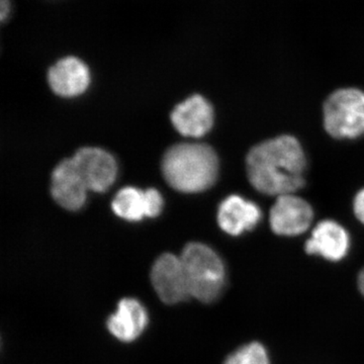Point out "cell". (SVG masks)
<instances>
[{"instance_id": "obj_1", "label": "cell", "mask_w": 364, "mask_h": 364, "mask_svg": "<svg viewBox=\"0 0 364 364\" xmlns=\"http://www.w3.org/2000/svg\"><path fill=\"white\" fill-rule=\"evenodd\" d=\"M306 158L294 136L282 135L253 146L246 157L251 186L263 195H293L305 186Z\"/></svg>"}, {"instance_id": "obj_2", "label": "cell", "mask_w": 364, "mask_h": 364, "mask_svg": "<svg viewBox=\"0 0 364 364\" xmlns=\"http://www.w3.org/2000/svg\"><path fill=\"white\" fill-rule=\"evenodd\" d=\"M162 172L176 191L200 193L217 181L219 159L215 150L205 144H178L165 153Z\"/></svg>"}, {"instance_id": "obj_3", "label": "cell", "mask_w": 364, "mask_h": 364, "mask_svg": "<svg viewBox=\"0 0 364 364\" xmlns=\"http://www.w3.org/2000/svg\"><path fill=\"white\" fill-rule=\"evenodd\" d=\"M191 298L202 303L215 301L226 286V267L219 254L203 243H191L182 251Z\"/></svg>"}, {"instance_id": "obj_4", "label": "cell", "mask_w": 364, "mask_h": 364, "mask_svg": "<svg viewBox=\"0 0 364 364\" xmlns=\"http://www.w3.org/2000/svg\"><path fill=\"white\" fill-rule=\"evenodd\" d=\"M326 132L338 140H355L364 136V91L340 88L333 91L323 105Z\"/></svg>"}, {"instance_id": "obj_5", "label": "cell", "mask_w": 364, "mask_h": 364, "mask_svg": "<svg viewBox=\"0 0 364 364\" xmlns=\"http://www.w3.org/2000/svg\"><path fill=\"white\" fill-rule=\"evenodd\" d=\"M151 282L159 299L167 305H176L191 298L181 257L173 254H163L155 261Z\"/></svg>"}, {"instance_id": "obj_6", "label": "cell", "mask_w": 364, "mask_h": 364, "mask_svg": "<svg viewBox=\"0 0 364 364\" xmlns=\"http://www.w3.org/2000/svg\"><path fill=\"white\" fill-rule=\"evenodd\" d=\"M314 220L310 203L294 195L277 196L269 213L272 232L279 236L294 237L305 233Z\"/></svg>"}, {"instance_id": "obj_7", "label": "cell", "mask_w": 364, "mask_h": 364, "mask_svg": "<svg viewBox=\"0 0 364 364\" xmlns=\"http://www.w3.org/2000/svg\"><path fill=\"white\" fill-rule=\"evenodd\" d=\"M88 191L104 193L117 178V165L114 158L100 148H81L72 158Z\"/></svg>"}, {"instance_id": "obj_8", "label": "cell", "mask_w": 364, "mask_h": 364, "mask_svg": "<svg viewBox=\"0 0 364 364\" xmlns=\"http://www.w3.org/2000/svg\"><path fill=\"white\" fill-rule=\"evenodd\" d=\"M350 248V236L342 225L333 220H324L314 228L305 244L309 255H317L337 262L346 257Z\"/></svg>"}, {"instance_id": "obj_9", "label": "cell", "mask_w": 364, "mask_h": 364, "mask_svg": "<svg viewBox=\"0 0 364 364\" xmlns=\"http://www.w3.org/2000/svg\"><path fill=\"white\" fill-rule=\"evenodd\" d=\"M88 188L73 159L57 165L52 173L51 193L55 202L68 210H77L85 203Z\"/></svg>"}, {"instance_id": "obj_10", "label": "cell", "mask_w": 364, "mask_h": 364, "mask_svg": "<svg viewBox=\"0 0 364 364\" xmlns=\"http://www.w3.org/2000/svg\"><path fill=\"white\" fill-rule=\"evenodd\" d=\"M212 105L200 95H193L176 105L171 114L174 128L181 135L200 138L210 131L214 124Z\"/></svg>"}, {"instance_id": "obj_11", "label": "cell", "mask_w": 364, "mask_h": 364, "mask_svg": "<svg viewBox=\"0 0 364 364\" xmlns=\"http://www.w3.org/2000/svg\"><path fill=\"white\" fill-rule=\"evenodd\" d=\"M262 219L261 208L238 195L228 196L218 210V224L228 235L240 236L257 227Z\"/></svg>"}, {"instance_id": "obj_12", "label": "cell", "mask_w": 364, "mask_h": 364, "mask_svg": "<svg viewBox=\"0 0 364 364\" xmlns=\"http://www.w3.org/2000/svg\"><path fill=\"white\" fill-rule=\"evenodd\" d=\"M49 85L60 97H73L87 90L90 73L87 66L75 57L60 60L48 74Z\"/></svg>"}, {"instance_id": "obj_13", "label": "cell", "mask_w": 364, "mask_h": 364, "mask_svg": "<svg viewBox=\"0 0 364 364\" xmlns=\"http://www.w3.org/2000/svg\"><path fill=\"white\" fill-rule=\"evenodd\" d=\"M107 325L109 333L119 341H134L147 327V311L138 299H121L117 312L109 318Z\"/></svg>"}, {"instance_id": "obj_14", "label": "cell", "mask_w": 364, "mask_h": 364, "mask_svg": "<svg viewBox=\"0 0 364 364\" xmlns=\"http://www.w3.org/2000/svg\"><path fill=\"white\" fill-rule=\"evenodd\" d=\"M117 217L130 222H138L148 217L146 191L136 188H124L117 193L112 203Z\"/></svg>"}, {"instance_id": "obj_15", "label": "cell", "mask_w": 364, "mask_h": 364, "mask_svg": "<svg viewBox=\"0 0 364 364\" xmlns=\"http://www.w3.org/2000/svg\"><path fill=\"white\" fill-rule=\"evenodd\" d=\"M224 364H270L265 347L259 342H251L237 349Z\"/></svg>"}, {"instance_id": "obj_16", "label": "cell", "mask_w": 364, "mask_h": 364, "mask_svg": "<svg viewBox=\"0 0 364 364\" xmlns=\"http://www.w3.org/2000/svg\"><path fill=\"white\" fill-rule=\"evenodd\" d=\"M148 218H155L160 215L163 208V198L159 191L154 188L147 189Z\"/></svg>"}, {"instance_id": "obj_17", "label": "cell", "mask_w": 364, "mask_h": 364, "mask_svg": "<svg viewBox=\"0 0 364 364\" xmlns=\"http://www.w3.org/2000/svg\"><path fill=\"white\" fill-rule=\"evenodd\" d=\"M353 212L356 219L364 225V188L359 191L354 198Z\"/></svg>"}, {"instance_id": "obj_18", "label": "cell", "mask_w": 364, "mask_h": 364, "mask_svg": "<svg viewBox=\"0 0 364 364\" xmlns=\"http://www.w3.org/2000/svg\"><path fill=\"white\" fill-rule=\"evenodd\" d=\"M358 282L359 291H360V293L364 296V267L363 270L359 272Z\"/></svg>"}, {"instance_id": "obj_19", "label": "cell", "mask_w": 364, "mask_h": 364, "mask_svg": "<svg viewBox=\"0 0 364 364\" xmlns=\"http://www.w3.org/2000/svg\"><path fill=\"white\" fill-rule=\"evenodd\" d=\"M6 11H9V4L6 0H1V18L4 20L6 16Z\"/></svg>"}]
</instances>
